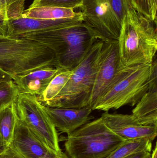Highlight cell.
I'll use <instances>...</instances> for the list:
<instances>
[{
    "label": "cell",
    "mask_w": 157,
    "mask_h": 158,
    "mask_svg": "<svg viewBox=\"0 0 157 158\" xmlns=\"http://www.w3.org/2000/svg\"><path fill=\"white\" fill-rule=\"evenodd\" d=\"M118 43L122 67L152 64L157 51V23L131 6L124 17Z\"/></svg>",
    "instance_id": "1"
},
{
    "label": "cell",
    "mask_w": 157,
    "mask_h": 158,
    "mask_svg": "<svg viewBox=\"0 0 157 158\" xmlns=\"http://www.w3.org/2000/svg\"><path fill=\"white\" fill-rule=\"evenodd\" d=\"M23 38L38 42L52 50L56 68L65 70L77 66L97 40L83 21Z\"/></svg>",
    "instance_id": "2"
},
{
    "label": "cell",
    "mask_w": 157,
    "mask_h": 158,
    "mask_svg": "<svg viewBox=\"0 0 157 158\" xmlns=\"http://www.w3.org/2000/svg\"><path fill=\"white\" fill-rule=\"evenodd\" d=\"M53 51L30 39L0 36V68L14 80L37 69L56 68Z\"/></svg>",
    "instance_id": "3"
},
{
    "label": "cell",
    "mask_w": 157,
    "mask_h": 158,
    "mask_svg": "<svg viewBox=\"0 0 157 158\" xmlns=\"http://www.w3.org/2000/svg\"><path fill=\"white\" fill-rule=\"evenodd\" d=\"M153 66V62L150 64L123 68L93 110L108 111L126 105L135 106L149 90Z\"/></svg>",
    "instance_id": "4"
},
{
    "label": "cell",
    "mask_w": 157,
    "mask_h": 158,
    "mask_svg": "<svg viewBox=\"0 0 157 158\" xmlns=\"http://www.w3.org/2000/svg\"><path fill=\"white\" fill-rule=\"evenodd\" d=\"M103 42L97 40L58 95L48 105L52 107L80 109L89 105Z\"/></svg>",
    "instance_id": "5"
},
{
    "label": "cell",
    "mask_w": 157,
    "mask_h": 158,
    "mask_svg": "<svg viewBox=\"0 0 157 158\" xmlns=\"http://www.w3.org/2000/svg\"><path fill=\"white\" fill-rule=\"evenodd\" d=\"M125 141L100 117L67 135L65 147L69 158H104Z\"/></svg>",
    "instance_id": "6"
},
{
    "label": "cell",
    "mask_w": 157,
    "mask_h": 158,
    "mask_svg": "<svg viewBox=\"0 0 157 158\" xmlns=\"http://www.w3.org/2000/svg\"><path fill=\"white\" fill-rule=\"evenodd\" d=\"M130 0H82L78 7L83 22L96 40L118 41Z\"/></svg>",
    "instance_id": "7"
},
{
    "label": "cell",
    "mask_w": 157,
    "mask_h": 158,
    "mask_svg": "<svg viewBox=\"0 0 157 158\" xmlns=\"http://www.w3.org/2000/svg\"><path fill=\"white\" fill-rule=\"evenodd\" d=\"M15 104L20 121L48 148L59 153L62 152L57 130L37 97L20 93Z\"/></svg>",
    "instance_id": "8"
},
{
    "label": "cell",
    "mask_w": 157,
    "mask_h": 158,
    "mask_svg": "<svg viewBox=\"0 0 157 158\" xmlns=\"http://www.w3.org/2000/svg\"><path fill=\"white\" fill-rule=\"evenodd\" d=\"M123 68L120 61L118 41L103 42L88 105L92 110L100 98L114 82Z\"/></svg>",
    "instance_id": "9"
},
{
    "label": "cell",
    "mask_w": 157,
    "mask_h": 158,
    "mask_svg": "<svg viewBox=\"0 0 157 158\" xmlns=\"http://www.w3.org/2000/svg\"><path fill=\"white\" fill-rule=\"evenodd\" d=\"M101 118L111 131L126 141L147 139L153 142L157 136V126H144L132 114L105 111Z\"/></svg>",
    "instance_id": "10"
},
{
    "label": "cell",
    "mask_w": 157,
    "mask_h": 158,
    "mask_svg": "<svg viewBox=\"0 0 157 158\" xmlns=\"http://www.w3.org/2000/svg\"><path fill=\"white\" fill-rule=\"evenodd\" d=\"M12 146L25 158H69L63 152H56L45 145L19 119Z\"/></svg>",
    "instance_id": "11"
},
{
    "label": "cell",
    "mask_w": 157,
    "mask_h": 158,
    "mask_svg": "<svg viewBox=\"0 0 157 158\" xmlns=\"http://www.w3.org/2000/svg\"><path fill=\"white\" fill-rule=\"evenodd\" d=\"M80 21H83V19L49 20L22 17L8 20L3 28L6 36L23 38L27 35L63 27Z\"/></svg>",
    "instance_id": "12"
},
{
    "label": "cell",
    "mask_w": 157,
    "mask_h": 158,
    "mask_svg": "<svg viewBox=\"0 0 157 158\" xmlns=\"http://www.w3.org/2000/svg\"><path fill=\"white\" fill-rule=\"evenodd\" d=\"M44 106L56 130L67 135L94 118L91 115L93 110L88 106L80 109Z\"/></svg>",
    "instance_id": "13"
},
{
    "label": "cell",
    "mask_w": 157,
    "mask_h": 158,
    "mask_svg": "<svg viewBox=\"0 0 157 158\" xmlns=\"http://www.w3.org/2000/svg\"><path fill=\"white\" fill-rule=\"evenodd\" d=\"M157 64L155 63L149 90L132 110V115L144 126H157Z\"/></svg>",
    "instance_id": "14"
},
{
    "label": "cell",
    "mask_w": 157,
    "mask_h": 158,
    "mask_svg": "<svg viewBox=\"0 0 157 158\" xmlns=\"http://www.w3.org/2000/svg\"><path fill=\"white\" fill-rule=\"evenodd\" d=\"M59 71V69L54 67H47L23 76H18L13 81L20 93H29L39 97Z\"/></svg>",
    "instance_id": "15"
},
{
    "label": "cell",
    "mask_w": 157,
    "mask_h": 158,
    "mask_svg": "<svg viewBox=\"0 0 157 158\" xmlns=\"http://www.w3.org/2000/svg\"><path fill=\"white\" fill-rule=\"evenodd\" d=\"M76 9L57 6H37L29 7L25 10L22 17L34 19L57 20L82 19V15Z\"/></svg>",
    "instance_id": "16"
},
{
    "label": "cell",
    "mask_w": 157,
    "mask_h": 158,
    "mask_svg": "<svg viewBox=\"0 0 157 158\" xmlns=\"http://www.w3.org/2000/svg\"><path fill=\"white\" fill-rule=\"evenodd\" d=\"M15 102L0 110V148L4 149L12 146L19 121Z\"/></svg>",
    "instance_id": "17"
},
{
    "label": "cell",
    "mask_w": 157,
    "mask_h": 158,
    "mask_svg": "<svg viewBox=\"0 0 157 158\" xmlns=\"http://www.w3.org/2000/svg\"><path fill=\"white\" fill-rule=\"evenodd\" d=\"M72 74V70L59 69L56 76L51 81L42 94L37 97L41 104L47 106L58 95L66 84Z\"/></svg>",
    "instance_id": "18"
},
{
    "label": "cell",
    "mask_w": 157,
    "mask_h": 158,
    "mask_svg": "<svg viewBox=\"0 0 157 158\" xmlns=\"http://www.w3.org/2000/svg\"><path fill=\"white\" fill-rule=\"evenodd\" d=\"M152 142L147 139L126 141L104 158H124L137 152H151Z\"/></svg>",
    "instance_id": "19"
},
{
    "label": "cell",
    "mask_w": 157,
    "mask_h": 158,
    "mask_svg": "<svg viewBox=\"0 0 157 158\" xmlns=\"http://www.w3.org/2000/svg\"><path fill=\"white\" fill-rule=\"evenodd\" d=\"M19 93L12 79L0 81V110L15 102Z\"/></svg>",
    "instance_id": "20"
},
{
    "label": "cell",
    "mask_w": 157,
    "mask_h": 158,
    "mask_svg": "<svg viewBox=\"0 0 157 158\" xmlns=\"http://www.w3.org/2000/svg\"><path fill=\"white\" fill-rule=\"evenodd\" d=\"M24 0H0V5L3 9L8 20L21 18L24 10Z\"/></svg>",
    "instance_id": "21"
},
{
    "label": "cell",
    "mask_w": 157,
    "mask_h": 158,
    "mask_svg": "<svg viewBox=\"0 0 157 158\" xmlns=\"http://www.w3.org/2000/svg\"><path fill=\"white\" fill-rule=\"evenodd\" d=\"M133 7L157 23V0H130Z\"/></svg>",
    "instance_id": "22"
},
{
    "label": "cell",
    "mask_w": 157,
    "mask_h": 158,
    "mask_svg": "<svg viewBox=\"0 0 157 158\" xmlns=\"http://www.w3.org/2000/svg\"><path fill=\"white\" fill-rule=\"evenodd\" d=\"M82 0H34L29 7L37 6H57L76 9Z\"/></svg>",
    "instance_id": "23"
},
{
    "label": "cell",
    "mask_w": 157,
    "mask_h": 158,
    "mask_svg": "<svg viewBox=\"0 0 157 158\" xmlns=\"http://www.w3.org/2000/svg\"><path fill=\"white\" fill-rule=\"evenodd\" d=\"M0 158H25L12 146L0 153Z\"/></svg>",
    "instance_id": "24"
},
{
    "label": "cell",
    "mask_w": 157,
    "mask_h": 158,
    "mask_svg": "<svg viewBox=\"0 0 157 158\" xmlns=\"http://www.w3.org/2000/svg\"><path fill=\"white\" fill-rule=\"evenodd\" d=\"M151 156L150 152L144 151L133 153L124 158H150Z\"/></svg>",
    "instance_id": "25"
},
{
    "label": "cell",
    "mask_w": 157,
    "mask_h": 158,
    "mask_svg": "<svg viewBox=\"0 0 157 158\" xmlns=\"http://www.w3.org/2000/svg\"><path fill=\"white\" fill-rule=\"evenodd\" d=\"M12 78L7 73L2 70L0 68V81H6V80H11Z\"/></svg>",
    "instance_id": "26"
},
{
    "label": "cell",
    "mask_w": 157,
    "mask_h": 158,
    "mask_svg": "<svg viewBox=\"0 0 157 158\" xmlns=\"http://www.w3.org/2000/svg\"><path fill=\"white\" fill-rule=\"evenodd\" d=\"M157 144H156L155 146V149L153 150V153L151 155V158H157Z\"/></svg>",
    "instance_id": "27"
},
{
    "label": "cell",
    "mask_w": 157,
    "mask_h": 158,
    "mask_svg": "<svg viewBox=\"0 0 157 158\" xmlns=\"http://www.w3.org/2000/svg\"><path fill=\"white\" fill-rule=\"evenodd\" d=\"M4 150V149H3V148H0V153H1V152H2L3 150Z\"/></svg>",
    "instance_id": "28"
},
{
    "label": "cell",
    "mask_w": 157,
    "mask_h": 158,
    "mask_svg": "<svg viewBox=\"0 0 157 158\" xmlns=\"http://www.w3.org/2000/svg\"><path fill=\"white\" fill-rule=\"evenodd\" d=\"M24 1H26V0H24ZM33 1H34V0H33Z\"/></svg>",
    "instance_id": "29"
}]
</instances>
